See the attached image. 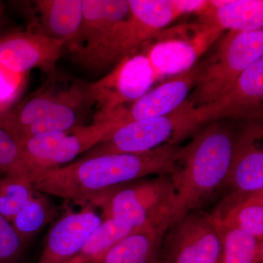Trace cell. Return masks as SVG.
Masks as SVG:
<instances>
[{
  "mask_svg": "<svg viewBox=\"0 0 263 263\" xmlns=\"http://www.w3.org/2000/svg\"><path fill=\"white\" fill-rule=\"evenodd\" d=\"M181 152L178 144H165L142 153L84 157L39 175L32 186L34 191L84 206L112 189L148 175L173 174Z\"/></svg>",
  "mask_w": 263,
  "mask_h": 263,
  "instance_id": "obj_1",
  "label": "cell"
},
{
  "mask_svg": "<svg viewBox=\"0 0 263 263\" xmlns=\"http://www.w3.org/2000/svg\"><path fill=\"white\" fill-rule=\"evenodd\" d=\"M234 140L228 128L212 122L183 147L176 169L170 175L174 192L170 226L226 183Z\"/></svg>",
  "mask_w": 263,
  "mask_h": 263,
  "instance_id": "obj_2",
  "label": "cell"
},
{
  "mask_svg": "<svg viewBox=\"0 0 263 263\" xmlns=\"http://www.w3.org/2000/svg\"><path fill=\"white\" fill-rule=\"evenodd\" d=\"M127 18L114 24L87 47L71 53L72 62L100 72L136 54L143 43L179 16L172 0H128Z\"/></svg>",
  "mask_w": 263,
  "mask_h": 263,
  "instance_id": "obj_3",
  "label": "cell"
},
{
  "mask_svg": "<svg viewBox=\"0 0 263 263\" xmlns=\"http://www.w3.org/2000/svg\"><path fill=\"white\" fill-rule=\"evenodd\" d=\"M128 183L109 190L90 204L101 209L103 219L122 221L135 231L168 229L174 201L170 175Z\"/></svg>",
  "mask_w": 263,
  "mask_h": 263,
  "instance_id": "obj_4",
  "label": "cell"
},
{
  "mask_svg": "<svg viewBox=\"0 0 263 263\" xmlns=\"http://www.w3.org/2000/svg\"><path fill=\"white\" fill-rule=\"evenodd\" d=\"M262 55V29L229 31L212 56L200 63L196 84L186 101L196 108L217 100Z\"/></svg>",
  "mask_w": 263,
  "mask_h": 263,
  "instance_id": "obj_5",
  "label": "cell"
},
{
  "mask_svg": "<svg viewBox=\"0 0 263 263\" xmlns=\"http://www.w3.org/2000/svg\"><path fill=\"white\" fill-rule=\"evenodd\" d=\"M222 32L200 21L179 24L155 33L141 50L148 57L157 79L174 77L194 67Z\"/></svg>",
  "mask_w": 263,
  "mask_h": 263,
  "instance_id": "obj_6",
  "label": "cell"
},
{
  "mask_svg": "<svg viewBox=\"0 0 263 263\" xmlns=\"http://www.w3.org/2000/svg\"><path fill=\"white\" fill-rule=\"evenodd\" d=\"M194 108L185 101L167 115L123 124L93 147L85 157L142 153L165 144H177L180 140L196 130L193 117Z\"/></svg>",
  "mask_w": 263,
  "mask_h": 263,
  "instance_id": "obj_7",
  "label": "cell"
},
{
  "mask_svg": "<svg viewBox=\"0 0 263 263\" xmlns=\"http://www.w3.org/2000/svg\"><path fill=\"white\" fill-rule=\"evenodd\" d=\"M119 126L114 114L109 117L95 116L89 125H78L60 133L32 137L18 142V144L35 179L91 149Z\"/></svg>",
  "mask_w": 263,
  "mask_h": 263,
  "instance_id": "obj_8",
  "label": "cell"
},
{
  "mask_svg": "<svg viewBox=\"0 0 263 263\" xmlns=\"http://www.w3.org/2000/svg\"><path fill=\"white\" fill-rule=\"evenodd\" d=\"M157 80L149 60L143 52L124 59L108 74L85 84L86 106L95 107L98 117H108L146 95Z\"/></svg>",
  "mask_w": 263,
  "mask_h": 263,
  "instance_id": "obj_9",
  "label": "cell"
},
{
  "mask_svg": "<svg viewBox=\"0 0 263 263\" xmlns=\"http://www.w3.org/2000/svg\"><path fill=\"white\" fill-rule=\"evenodd\" d=\"M167 230L154 263H220V235L210 214L189 213Z\"/></svg>",
  "mask_w": 263,
  "mask_h": 263,
  "instance_id": "obj_10",
  "label": "cell"
},
{
  "mask_svg": "<svg viewBox=\"0 0 263 263\" xmlns=\"http://www.w3.org/2000/svg\"><path fill=\"white\" fill-rule=\"evenodd\" d=\"M84 86L55 70L35 92L7 112L1 128L16 140L24 129L60 109L72 105L86 106Z\"/></svg>",
  "mask_w": 263,
  "mask_h": 263,
  "instance_id": "obj_11",
  "label": "cell"
},
{
  "mask_svg": "<svg viewBox=\"0 0 263 263\" xmlns=\"http://www.w3.org/2000/svg\"><path fill=\"white\" fill-rule=\"evenodd\" d=\"M262 100L263 57L248 67L220 98L194 108V122L198 127L221 119H259L262 115Z\"/></svg>",
  "mask_w": 263,
  "mask_h": 263,
  "instance_id": "obj_12",
  "label": "cell"
},
{
  "mask_svg": "<svg viewBox=\"0 0 263 263\" xmlns=\"http://www.w3.org/2000/svg\"><path fill=\"white\" fill-rule=\"evenodd\" d=\"M65 43L29 28L3 33L0 34V67L16 75H27L32 69L50 75L56 70Z\"/></svg>",
  "mask_w": 263,
  "mask_h": 263,
  "instance_id": "obj_13",
  "label": "cell"
},
{
  "mask_svg": "<svg viewBox=\"0 0 263 263\" xmlns=\"http://www.w3.org/2000/svg\"><path fill=\"white\" fill-rule=\"evenodd\" d=\"M82 207L66 213L51 227L37 263L68 262L103 222L96 208L91 204Z\"/></svg>",
  "mask_w": 263,
  "mask_h": 263,
  "instance_id": "obj_14",
  "label": "cell"
},
{
  "mask_svg": "<svg viewBox=\"0 0 263 263\" xmlns=\"http://www.w3.org/2000/svg\"><path fill=\"white\" fill-rule=\"evenodd\" d=\"M200 71V64L186 72L171 78L142 98L130 108H122L118 115L119 127L127 123L160 117L172 113L187 99L195 87Z\"/></svg>",
  "mask_w": 263,
  "mask_h": 263,
  "instance_id": "obj_15",
  "label": "cell"
},
{
  "mask_svg": "<svg viewBox=\"0 0 263 263\" xmlns=\"http://www.w3.org/2000/svg\"><path fill=\"white\" fill-rule=\"evenodd\" d=\"M262 127L250 123L235 138L226 183L233 193L263 192Z\"/></svg>",
  "mask_w": 263,
  "mask_h": 263,
  "instance_id": "obj_16",
  "label": "cell"
},
{
  "mask_svg": "<svg viewBox=\"0 0 263 263\" xmlns=\"http://www.w3.org/2000/svg\"><path fill=\"white\" fill-rule=\"evenodd\" d=\"M18 5L28 17V28L59 41H68L82 22L83 0H34Z\"/></svg>",
  "mask_w": 263,
  "mask_h": 263,
  "instance_id": "obj_17",
  "label": "cell"
},
{
  "mask_svg": "<svg viewBox=\"0 0 263 263\" xmlns=\"http://www.w3.org/2000/svg\"><path fill=\"white\" fill-rule=\"evenodd\" d=\"M83 5L80 27L64 46L70 54L89 46L129 14L128 0H83Z\"/></svg>",
  "mask_w": 263,
  "mask_h": 263,
  "instance_id": "obj_18",
  "label": "cell"
},
{
  "mask_svg": "<svg viewBox=\"0 0 263 263\" xmlns=\"http://www.w3.org/2000/svg\"><path fill=\"white\" fill-rule=\"evenodd\" d=\"M210 215L216 226L243 230L263 240V192L232 193Z\"/></svg>",
  "mask_w": 263,
  "mask_h": 263,
  "instance_id": "obj_19",
  "label": "cell"
},
{
  "mask_svg": "<svg viewBox=\"0 0 263 263\" xmlns=\"http://www.w3.org/2000/svg\"><path fill=\"white\" fill-rule=\"evenodd\" d=\"M200 22L236 32H251L263 27V1H210V6L199 19Z\"/></svg>",
  "mask_w": 263,
  "mask_h": 263,
  "instance_id": "obj_20",
  "label": "cell"
},
{
  "mask_svg": "<svg viewBox=\"0 0 263 263\" xmlns=\"http://www.w3.org/2000/svg\"><path fill=\"white\" fill-rule=\"evenodd\" d=\"M167 230L134 232L113 246L97 263H154Z\"/></svg>",
  "mask_w": 263,
  "mask_h": 263,
  "instance_id": "obj_21",
  "label": "cell"
},
{
  "mask_svg": "<svg viewBox=\"0 0 263 263\" xmlns=\"http://www.w3.org/2000/svg\"><path fill=\"white\" fill-rule=\"evenodd\" d=\"M134 232L137 231L122 221L103 219L67 263H97L113 246Z\"/></svg>",
  "mask_w": 263,
  "mask_h": 263,
  "instance_id": "obj_22",
  "label": "cell"
},
{
  "mask_svg": "<svg viewBox=\"0 0 263 263\" xmlns=\"http://www.w3.org/2000/svg\"><path fill=\"white\" fill-rule=\"evenodd\" d=\"M215 226L221 242L220 263H263V240L243 230Z\"/></svg>",
  "mask_w": 263,
  "mask_h": 263,
  "instance_id": "obj_23",
  "label": "cell"
},
{
  "mask_svg": "<svg viewBox=\"0 0 263 263\" xmlns=\"http://www.w3.org/2000/svg\"><path fill=\"white\" fill-rule=\"evenodd\" d=\"M56 209L43 193L34 191L32 197L12 219L21 239L27 245L56 215Z\"/></svg>",
  "mask_w": 263,
  "mask_h": 263,
  "instance_id": "obj_24",
  "label": "cell"
},
{
  "mask_svg": "<svg viewBox=\"0 0 263 263\" xmlns=\"http://www.w3.org/2000/svg\"><path fill=\"white\" fill-rule=\"evenodd\" d=\"M15 177L32 183L34 174L18 141L0 127V178Z\"/></svg>",
  "mask_w": 263,
  "mask_h": 263,
  "instance_id": "obj_25",
  "label": "cell"
},
{
  "mask_svg": "<svg viewBox=\"0 0 263 263\" xmlns=\"http://www.w3.org/2000/svg\"><path fill=\"white\" fill-rule=\"evenodd\" d=\"M84 107L86 105H68L57 110L54 114L34 123L24 129L16 138V141L18 143L32 137L60 133L80 125L79 117Z\"/></svg>",
  "mask_w": 263,
  "mask_h": 263,
  "instance_id": "obj_26",
  "label": "cell"
},
{
  "mask_svg": "<svg viewBox=\"0 0 263 263\" xmlns=\"http://www.w3.org/2000/svg\"><path fill=\"white\" fill-rule=\"evenodd\" d=\"M32 183L19 178H0V215L11 222L17 213L32 197Z\"/></svg>",
  "mask_w": 263,
  "mask_h": 263,
  "instance_id": "obj_27",
  "label": "cell"
},
{
  "mask_svg": "<svg viewBox=\"0 0 263 263\" xmlns=\"http://www.w3.org/2000/svg\"><path fill=\"white\" fill-rule=\"evenodd\" d=\"M12 223L0 215V263H16L24 247Z\"/></svg>",
  "mask_w": 263,
  "mask_h": 263,
  "instance_id": "obj_28",
  "label": "cell"
},
{
  "mask_svg": "<svg viewBox=\"0 0 263 263\" xmlns=\"http://www.w3.org/2000/svg\"><path fill=\"white\" fill-rule=\"evenodd\" d=\"M26 75H16L0 67V103L14 105L25 86Z\"/></svg>",
  "mask_w": 263,
  "mask_h": 263,
  "instance_id": "obj_29",
  "label": "cell"
},
{
  "mask_svg": "<svg viewBox=\"0 0 263 263\" xmlns=\"http://www.w3.org/2000/svg\"><path fill=\"white\" fill-rule=\"evenodd\" d=\"M172 3L179 16L193 13L201 15L210 6V1L206 0H172Z\"/></svg>",
  "mask_w": 263,
  "mask_h": 263,
  "instance_id": "obj_30",
  "label": "cell"
},
{
  "mask_svg": "<svg viewBox=\"0 0 263 263\" xmlns=\"http://www.w3.org/2000/svg\"><path fill=\"white\" fill-rule=\"evenodd\" d=\"M13 107V105H8V104L0 103V127H1L2 122L4 119L5 114Z\"/></svg>",
  "mask_w": 263,
  "mask_h": 263,
  "instance_id": "obj_31",
  "label": "cell"
},
{
  "mask_svg": "<svg viewBox=\"0 0 263 263\" xmlns=\"http://www.w3.org/2000/svg\"><path fill=\"white\" fill-rule=\"evenodd\" d=\"M5 7L3 2L0 1V27L3 23V18H4Z\"/></svg>",
  "mask_w": 263,
  "mask_h": 263,
  "instance_id": "obj_32",
  "label": "cell"
}]
</instances>
